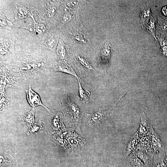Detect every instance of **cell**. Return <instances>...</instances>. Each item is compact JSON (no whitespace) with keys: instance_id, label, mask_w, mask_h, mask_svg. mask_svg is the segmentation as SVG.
Segmentation results:
<instances>
[{"instance_id":"obj_13","label":"cell","mask_w":167,"mask_h":167,"mask_svg":"<svg viewBox=\"0 0 167 167\" xmlns=\"http://www.w3.org/2000/svg\"><path fill=\"white\" fill-rule=\"evenodd\" d=\"M57 54L62 60H64L68 52V48L62 40H60L57 49Z\"/></svg>"},{"instance_id":"obj_17","label":"cell","mask_w":167,"mask_h":167,"mask_svg":"<svg viewBox=\"0 0 167 167\" xmlns=\"http://www.w3.org/2000/svg\"><path fill=\"white\" fill-rule=\"evenodd\" d=\"M151 13L148 6H145L141 8L140 15L141 23L145 22L146 19L151 17Z\"/></svg>"},{"instance_id":"obj_19","label":"cell","mask_w":167,"mask_h":167,"mask_svg":"<svg viewBox=\"0 0 167 167\" xmlns=\"http://www.w3.org/2000/svg\"><path fill=\"white\" fill-rule=\"evenodd\" d=\"M163 157L154 156V161L152 167H167L164 161Z\"/></svg>"},{"instance_id":"obj_24","label":"cell","mask_w":167,"mask_h":167,"mask_svg":"<svg viewBox=\"0 0 167 167\" xmlns=\"http://www.w3.org/2000/svg\"><path fill=\"white\" fill-rule=\"evenodd\" d=\"M34 30L37 33L41 34L43 32L46 30V27L43 24H36L35 26Z\"/></svg>"},{"instance_id":"obj_6","label":"cell","mask_w":167,"mask_h":167,"mask_svg":"<svg viewBox=\"0 0 167 167\" xmlns=\"http://www.w3.org/2000/svg\"><path fill=\"white\" fill-rule=\"evenodd\" d=\"M25 90L26 93L28 102L32 107L34 108L39 106H42L51 113L50 110L43 104L39 95L32 90L30 85L29 89Z\"/></svg>"},{"instance_id":"obj_4","label":"cell","mask_w":167,"mask_h":167,"mask_svg":"<svg viewBox=\"0 0 167 167\" xmlns=\"http://www.w3.org/2000/svg\"><path fill=\"white\" fill-rule=\"evenodd\" d=\"M64 103L68 111V113L70 115L72 119L76 123L78 122L80 119V111L78 105L70 98L67 99L64 101Z\"/></svg>"},{"instance_id":"obj_20","label":"cell","mask_w":167,"mask_h":167,"mask_svg":"<svg viewBox=\"0 0 167 167\" xmlns=\"http://www.w3.org/2000/svg\"><path fill=\"white\" fill-rule=\"evenodd\" d=\"M43 127L42 124L41 123L34 124L32 125L28 130L27 134L28 135H30L32 134H34L38 133L42 129Z\"/></svg>"},{"instance_id":"obj_16","label":"cell","mask_w":167,"mask_h":167,"mask_svg":"<svg viewBox=\"0 0 167 167\" xmlns=\"http://www.w3.org/2000/svg\"><path fill=\"white\" fill-rule=\"evenodd\" d=\"M144 24V27L145 29L149 31L150 33L156 38L155 36L154 32L155 30V26L153 18L152 17L149 19L146 20Z\"/></svg>"},{"instance_id":"obj_18","label":"cell","mask_w":167,"mask_h":167,"mask_svg":"<svg viewBox=\"0 0 167 167\" xmlns=\"http://www.w3.org/2000/svg\"><path fill=\"white\" fill-rule=\"evenodd\" d=\"M76 59L81 65H82L87 70L89 71L94 70V69H93L92 65L87 59L80 55L77 56L76 57Z\"/></svg>"},{"instance_id":"obj_32","label":"cell","mask_w":167,"mask_h":167,"mask_svg":"<svg viewBox=\"0 0 167 167\" xmlns=\"http://www.w3.org/2000/svg\"><path fill=\"white\" fill-rule=\"evenodd\" d=\"M166 166L167 167V163H166Z\"/></svg>"},{"instance_id":"obj_1","label":"cell","mask_w":167,"mask_h":167,"mask_svg":"<svg viewBox=\"0 0 167 167\" xmlns=\"http://www.w3.org/2000/svg\"><path fill=\"white\" fill-rule=\"evenodd\" d=\"M107 112L103 111H100L93 114H85L88 124L95 128H101L107 120Z\"/></svg>"},{"instance_id":"obj_2","label":"cell","mask_w":167,"mask_h":167,"mask_svg":"<svg viewBox=\"0 0 167 167\" xmlns=\"http://www.w3.org/2000/svg\"><path fill=\"white\" fill-rule=\"evenodd\" d=\"M149 137L152 152L154 156L164 157V147L163 142L154 129Z\"/></svg>"},{"instance_id":"obj_21","label":"cell","mask_w":167,"mask_h":167,"mask_svg":"<svg viewBox=\"0 0 167 167\" xmlns=\"http://www.w3.org/2000/svg\"><path fill=\"white\" fill-rule=\"evenodd\" d=\"M18 12L19 17L20 19L30 17L32 16L29 11L24 7L18 8Z\"/></svg>"},{"instance_id":"obj_10","label":"cell","mask_w":167,"mask_h":167,"mask_svg":"<svg viewBox=\"0 0 167 167\" xmlns=\"http://www.w3.org/2000/svg\"><path fill=\"white\" fill-rule=\"evenodd\" d=\"M137 149V150L152 152L149 136H146L141 138L138 145Z\"/></svg>"},{"instance_id":"obj_8","label":"cell","mask_w":167,"mask_h":167,"mask_svg":"<svg viewBox=\"0 0 167 167\" xmlns=\"http://www.w3.org/2000/svg\"><path fill=\"white\" fill-rule=\"evenodd\" d=\"M134 153L144 163L146 167H152L154 156L153 153L138 150Z\"/></svg>"},{"instance_id":"obj_11","label":"cell","mask_w":167,"mask_h":167,"mask_svg":"<svg viewBox=\"0 0 167 167\" xmlns=\"http://www.w3.org/2000/svg\"><path fill=\"white\" fill-rule=\"evenodd\" d=\"M79 85V91L78 96L81 101L84 102L88 103H89V97L91 93L88 91H85L81 86V83H85L81 80L77 79Z\"/></svg>"},{"instance_id":"obj_3","label":"cell","mask_w":167,"mask_h":167,"mask_svg":"<svg viewBox=\"0 0 167 167\" xmlns=\"http://www.w3.org/2000/svg\"><path fill=\"white\" fill-rule=\"evenodd\" d=\"M153 129L151 123L143 112L141 115V123L137 131L138 135L141 138L149 136Z\"/></svg>"},{"instance_id":"obj_27","label":"cell","mask_w":167,"mask_h":167,"mask_svg":"<svg viewBox=\"0 0 167 167\" xmlns=\"http://www.w3.org/2000/svg\"><path fill=\"white\" fill-rule=\"evenodd\" d=\"M71 19V15L68 13H66L63 17V21L64 22L67 23L70 21Z\"/></svg>"},{"instance_id":"obj_28","label":"cell","mask_w":167,"mask_h":167,"mask_svg":"<svg viewBox=\"0 0 167 167\" xmlns=\"http://www.w3.org/2000/svg\"><path fill=\"white\" fill-rule=\"evenodd\" d=\"M76 40L78 42L82 43H85V40L83 37L80 35H76L75 36Z\"/></svg>"},{"instance_id":"obj_14","label":"cell","mask_w":167,"mask_h":167,"mask_svg":"<svg viewBox=\"0 0 167 167\" xmlns=\"http://www.w3.org/2000/svg\"><path fill=\"white\" fill-rule=\"evenodd\" d=\"M51 124L53 128L57 130L64 125L62 114L59 112L57 113L53 117Z\"/></svg>"},{"instance_id":"obj_30","label":"cell","mask_w":167,"mask_h":167,"mask_svg":"<svg viewBox=\"0 0 167 167\" xmlns=\"http://www.w3.org/2000/svg\"><path fill=\"white\" fill-rule=\"evenodd\" d=\"M162 13L165 15L167 16V6L163 8L162 9Z\"/></svg>"},{"instance_id":"obj_25","label":"cell","mask_w":167,"mask_h":167,"mask_svg":"<svg viewBox=\"0 0 167 167\" xmlns=\"http://www.w3.org/2000/svg\"><path fill=\"white\" fill-rule=\"evenodd\" d=\"M159 23L161 29L163 31L167 30V22L164 21L159 17Z\"/></svg>"},{"instance_id":"obj_7","label":"cell","mask_w":167,"mask_h":167,"mask_svg":"<svg viewBox=\"0 0 167 167\" xmlns=\"http://www.w3.org/2000/svg\"><path fill=\"white\" fill-rule=\"evenodd\" d=\"M54 70L56 71L60 72L71 75L76 77L77 79L81 80L73 69L65 60H62L54 64Z\"/></svg>"},{"instance_id":"obj_22","label":"cell","mask_w":167,"mask_h":167,"mask_svg":"<svg viewBox=\"0 0 167 167\" xmlns=\"http://www.w3.org/2000/svg\"><path fill=\"white\" fill-rule=\"evenodd\" d=\"M56 43V39L53 37H51L47 39L45 44L47 48L52 50L55 49Z\"/></svg>"},{"instance_id":"obj_5","label":"cell","mask_w":167,"mask_h":167,"mask_svg":"<svg viewBox=\"0 0 167 167\" xmlns=\"http://www.w3.org/2000/svg\"><path fill=\"white\" fill-rule=\"evenodd\" d=\"M140 140L137 131L130 138L125 146L123 154L125 158L127 159L130 154L135 153L137 150V147Z\"/></svg>"},{"instance_id":"obj_9","label":"cell","mask_w":167,"mask_h":167,"mask_svg":"<svg viewBox=\"0 0 167 167\" xmlns=\"http://www.w3.org/2000/svg\"><path fill=\"white\" fill-rule=\"evenodd\" d=\"M34 115L35 109L33 108L26 114L19 117V120L24 127L30 128L34 124Z\"/></svg>"},{"instance_id":"obj_12","label":"cell","mask_w":167,"mask_h":167,"mask_svg":"<svg viewBox=\"0 0 167 167\" xmlns=\"http://www.w3.org/2000/svg\"><path fill=\"white\" fill-rule=\"evenodd\" d=\"M111 47L109 44H105L102 49L101 54V60L104 64H108L111 55Z\"/></svg>"},{"instance_id":"obj_29","label":"cell","mask_w":167,"mask_h":167,"mask_svg":"<svg viewBox=\"0 0 167 167\" xmlns=\"http://www.w3.org/2000/svg\"><path fill=\"white\" fill-rule=\"evenodd\" d=\"M77 2H75L74 1H71L69 2L68 3V5L70 6H72V7H74L77 5Z\"/></svg>"},{"instance_id":"obj_23","label":"cell","mask_w":167,"mask_h":167,"mask_svg":"<svg viewBox=\"0 0 167 167\" xmlns=\"http://www.w3.org/2000/svg\"><path fill=\"white\" fill-rule=\"evenodd\" d=\"M1 26L2 28H7L10 29V28L8 25V20L6 18L5 16L2 14L1 15Z\"/></svg>"},{"instance_id":"obj_26","label":"cell","mask_w":167,"mask_h":167,"mask_svg":"<svg viewBox=\"0 0 167 167\" xmlns=\"http://www.w3.org/2000/svg\"><path fill=\"white\" fill-rule=\"evenodd\" d=\"M56 8L55 7L51 8L46 10V13L48 17H51L53 16L56 11Z\"/></svg>"},{"instance_id":"obj_31","label":"cell","mask_w":167,"mask_h":167,"mask_svg":"<svg viewBox=\"0 0 167 167\" xmlns=\"http://www.w3.org/2000/svg\"><path fill=\"white\" fill-rule=\"evenodd\" d=\"M166 160L167 161V155L166 157Z\"/></svg>"},{"instance_id":"obj_15","label":"cell","mask_w":167,"mask_h":167,"mask_svg":"<svg viewBox=\"0 0 167 167\" xmlns=\"http://www.w3.org/2000/svg\"><path fill=\"white\" fill-rule=\"evenodd\" d=\"M127 158L129 164L132 167H146L144 163L134 153L130 154Z\"/></svg>"}]
</instances>
